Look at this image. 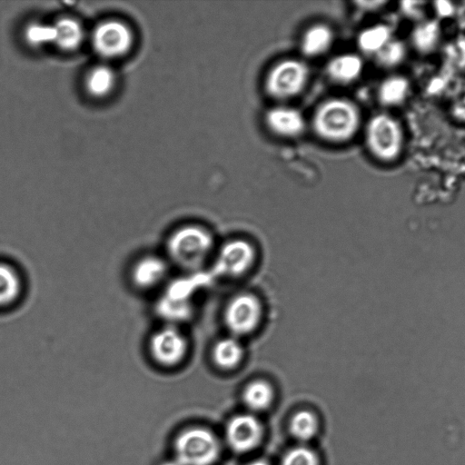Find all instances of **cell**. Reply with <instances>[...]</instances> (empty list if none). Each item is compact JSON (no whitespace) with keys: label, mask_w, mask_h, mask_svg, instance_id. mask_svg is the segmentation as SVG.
I'll list each match as a JSON object with an SVG mask.
<instances>
[{"label":"cell","mask_w":465,"mask_h":465,"mask_svg":"<svg viewBox=\"0 0 465 465\" xmlns=\"http://www.w3.org/2000/svg\"><path fill=\"white\" fill-rule=\"evenodd\" d=\"M331 29L323 24L308 28L301 41L302 52L308 56H316L325 53L332 45Z\"/></svg>","instance_id":"obj_19"},{"label":"cell","mask_w":465,"mask_h":465,"mask_svg":"<svg viewBox=\"0 0 465 465\" xmlns=\"http://www.w3.org/2000/svg\"><path fill=\"white\" fill-rule=\"evenodd\" d=\"M213 246L212 234L193 224L181 226L170 233L165 251L170 262L184 269L199 266Z\"/></svg>","instance_id":"obj_3"},{"label":"cell","mask_w":465,"mask_h":465,"mask_svg":"<svg viewBox=\"0 0 465 465\" xmlns=\"http://www.w3.org/2000/svg\"><path fill=\"white\" fill-rule=\"evenodd\" d=\"M134 39L133 28L126 22L116 18L100 22L90 35L94 51L104 60L125 56L133 49Z\"/></svg>","instance_id":"obj_5"},{"label":"cell","mask_w":465,"mask_h":465,"mask_svg":"<svg viewBox=\"0 0 465 465\" xmlns=\"http://www.w3.org/2000/svg\"><path fill=\"white\" fill-rule=\"evenodd\" d=\"M281 465H319V459L312 449L297 446L285 453Z\"/></svg>","instance_id":"obj_26"},{"label":"cell","mask_w":465,"mask_h":465,"mask_svg":"<svg viewBox=\"0 0 465 465\" xmlns=\"http://www.w3.org/2000/svg\"><path fill=\"white\" fill-rule=\"evenodd\" d=\"M247 465H270V464L264 460H255L251 461Z\"/></svg>","instance_id":"obj_29"},{"label":"cell","mask_w":465,"mask_h":465,"mask_svg":"<svg viewBox=\"0 0 465 465\" xmlns=\"http://www.w3.org/2000/svg\"><path fill=\"white\" fill-rule=\"evenodd\" d=\"M359 107L346 98H331L316 109L312 126L315 133L330 142H345L353 137L361 125Z\"/></svg>","instance_id":"obj_1"},{"label":"cell","mask_w":465,"mask_h":465,"mask_svg":"<svg viewBox=\"0 0 465 465\" xmlns=\"http://www.w3.org/2000/svg\"><path fill=\"white\" fill-rule=\"evenodd\" d=\"M212 357L215 365L223 370H232L243 358V348L235 336L219 340L213 346Z\"/></svg>","instance_id":"obj_17"},{"label":"cell","mask_w":465,"mask_h":465,"mask_svg":"<svg viewBox=\"0 0 465 465\" xmlns=\"http://www.w3.org/2000/svg\"><path fill=\"white\" fill-rule=\"evenodd\" d=\"M307 65L297 59L277 63L268 73L264 87L269 95L284 99L299 94L307 83Z\"/></svg>","instance_id":"obj_7"},{"label":"cell","mask_w":465,"mask_h":465,"mask_svg":"<svg viewBox=\"0 0 465 465\" xmlns=\"http://www.w3.org/2000/svg\"><path fill=\"white\" fill-rule=\"evenodd\" d=\"M262 434L261 422L252 414H239L232 418L225 429L227 444L239 453L255 449L261 442Z\"/></svg>","instance_id":"obj_10"},{"label":"cell","mask_w":465,"mask_h":465,"mask_svg":"<svg viewBox=\"0 0 465 465\" xmlns=\"http://www.w3.org/2000/svg\"><path fill=\"white\" fill-rule=\"evenodd\" d=\"M392 38L391 29L386 25L379 24L362 30L357 43L362 52L375 55Z\"/></svg>","instance_id":"obj_22"},{"label":"cell","mask_w":465,"mask_h":465,"mask_svg":"<svg viewBox=\"0 0 465 465\" xmlns=\"http://www.w3.org/2000/svg\"><path fill=\"white\" fill-rule=\"evenodd\" d=\"M23 35L26 44L33 47L53 45V23L32 22L25 26Z\"/></svg>","instance_id":"obj_25"},{"label":"cell","mask_w":465,"mask_h":465,"mask_svg":"<svg viewBox=\"0 0 465 465\" xmlns=\"http://www.w3.org/2000/svg\"><path fill=\"white\" fill-rule=\"evenodd\" d=\"M262 315L260 300L252 293H240L232 297L225 307L223 319L232 336L238 337L252 332L259 325Z\"/></svg>","instance_id":"obj_8"},{"label":"cell","mask_w":465,"mask_h":465,"mask_svg":"<svg viewBox=\"0 0 465 465\" xmlns=\"http://www.w3.org/2000/svg\"><path fill=\"white\" fill-rule=\"evenodd\" d=\"M318 430V420L309 411L296 412L290 421V431L293 438L301 442L312 439Z\"/></svg>","instance_id":"obj_23"},{"label":"cell","mask_w":465,"mask_h":465,"mask_svg":"<svg viewBox=\"0 0 465 465\" xmlns=\"http://www.w3.org/2000/svg\"><path fill=\"white\" fill-rule=\"evenodd\" d=\"M116 82V74L113 68L106 64H101L91 67L87 71L84 85L90 96L102 99L113 93Z\"/></svg>","instance_id":"obj_14"},{"label":"cell","mask_w":465,"mask_h":465,"mask_svg":"<svg viewBox=\"0 0 465 465\" xmlns=\"http://www.w3.org/2000/svg\"><path fill=\"white\" fill-rule=\"evenodd\" d=\"M23 279L12 265L0 262V308L15 304L23 293Z\"/></svg>","instance_id":"obj_18"},{"label":"cell","mask_w":465,"mask_h":465,"mask_svg":"<svg viewBox=\"0 0 465 465\" xmlns=\"http://www.w3.org/2000/svg\"><path fill=\"white\" fill-rule=\"evenodd\" d=\"M147 351L156 365L170 369L183 361L188 351V341L177 325L165 323L150 335Z\"/></svg>","instance_id":"obj_6"},{"label":"cell","mask_w":465,"mask_h":465,"mask_svg":"<svg viewBox=\"0 0 465 465\" xmlns=\"http://www.w3.org/2000/svg\"><path fill=\"white\" fill-rule=\"evenodd\" d=\"M437 10L440 15H449L451 13L452 7L448 2H438L436 3Z\"/></svg>","instance_id":"obj_28"},{"label":"cell","mask_w":465,"mask_h":465,"mask_svg":"<svg viewBox=\"0 0 465 465\" xmlns=\"http://www.w3.org/2000/svg\"><path fill=\"white\" fill-rule=\"evenodd\" d=\"M254 260L255 251L252 245L245 240L233 239L220 249L215 269L224 276L238 277L251 269Z\"/></svg>","instance_id":"obj_9"},{"label":"cell","mask_w":465,"mask_h":465,"mask_svg":"<svg viewBox=\"0 0 465 465\" xmlns=\"http://www.w3.org/2000/svg\"><path fill=\"white\" fill-rule=\"evenodd\" d=\"M441 37L440 24L435 20L419 23L411 31V43L420 54H429L435 50Z\"/></svg>","instance_id":"obj_20"},{"label":"cell","mask_w":465,"mask_h":465,"mask_svg":"<svg viewBox=\"0 0 465 465\" xmlns=\"http://www.w3.org/2000/svg\"><path fill=\"white\" fill-rule=\"evenodd\" d=\"M326 69L332 80L347 84L360 77L363 70V61L356 54H343L331 59Z\"/></svg>","instance_id":"obj_16"},{"label":"cell","mask_w":465,"mask_h":465,"mask_svg":"<svg viewBox=\"0 0 465 465\" xmlns=\"http://www.w3.org/2000/svg\"><path fill=\"white\" fill-rule=\"evenodd\" d=\"M168 272L167 260L157 254H145L133 263L129 279L136 290L151 292L163 283Z\"/></svg>","instance_id":"obj_11"},{"label":"cell","mask_w":465,"mask_h":465,"mask_svg":"<svg viewBox=\"0 0 465 465\" xmlns=\"http://www.w3.org/2000/svg\"><path fill=\"white\" fill-rule=\"evenodd\" d=\"M221 452L220 442L209 430L188 428L180 432L173 443V465H213Z\"/></svg>","instance_id":"obj_4"},{"label":"cell","mask_w":465,"mask_h":465,"mask_svg":"<svg viewBox=\"0 0 465 465\" xmlns=\"http://www.w3.org/2000/svg\"><path fill=\"white\" fill-rule=\"evenodd\" d=\"M450 113L456 121L465 124V83L453 95L450 104Z\"/></svg>","instance_id":"obj_27"},{"label":"cell","mask_w":465,"mask_h":465,"mask_svg":"<svg viewBox=\"0 0 465 465\" xmlns=\"http://www.w3.org/2000/svg\"><path fill=\"white\" fill-rule=\"evenodd\" d=\"M407 56L405 44L392 38L376 54L377 64L383 68H394L403 63Z\"/></svg>","instance_id":"obj_24"},{"label":"cell","mask_w":465,"mask_h":465,"mask_svg":"<svg viewBox=\"0 0 465 465\" xmlns=\"http://www.w3.org/2000/svg\"><path fill=\"white\" fill-rule=\"evenodd\" d=\"M265 123L274 134L285 137L299 135L305 128L302 113L289 106H275L268 110Z\"/></svg>","instance_id":"obj_12"},{"label":"cell","mask_w":465,"mask_h":465,"mask_svg":"<svg viewBox=\"0 0 465 465\" xmlns=\"http://www.w3.org/2000/svg\"><path fill=\"white\" fill-rule=\"evenodd\" d=\"M273 390L270 383L263 380H255L245 387L242 399L244 404L253 411L266 410L272 402Z\"/></svg>","instance_id":"obj_21"},{"label":"cell","mask_w":465,"mask_h":465,"mask_svg":"<svg viewBox=\"0 0 465 465\" xmlns=\"http://www.w3.org/2000/svg\"><path fill=\"white\" fill-rule=\"evenodd\" d=\"M366 147L371 155L382 163L397 162L404 150L405 134L401 122L385 112L373 114L364 130Z\"/></svg>","instance_id":"obj_2"},{"label":"cell","mask_w":465,"mask_h":465,"mask_svg":"<svg viewBox=\"0 0 465 465\" xmlns=\"http://www.w3.org/2000/svg\"><path fill=\"white\" fill-rule=\"evenodd\" d=\"M53 45L64 52L75 51L86 38L84 25L74 17L64 16L53 23Z\"/></svg>","instance_id":"obj_13"},{"label":"cell","mask_w":465,"mask_h":465,"mask_svg":"<svg viewBox=\"0 0 465 465\" xmlns=\"http://www.w3.org/2000/svg\"><path fill=\"white\" fill-rule=\"evenodd\" d=\"M411 92V84L401 74H391L379 84L376 96L379 104L384 107H396L407 100Z\"/></svg>","instance_id":"obj_15"}]
</instances>
